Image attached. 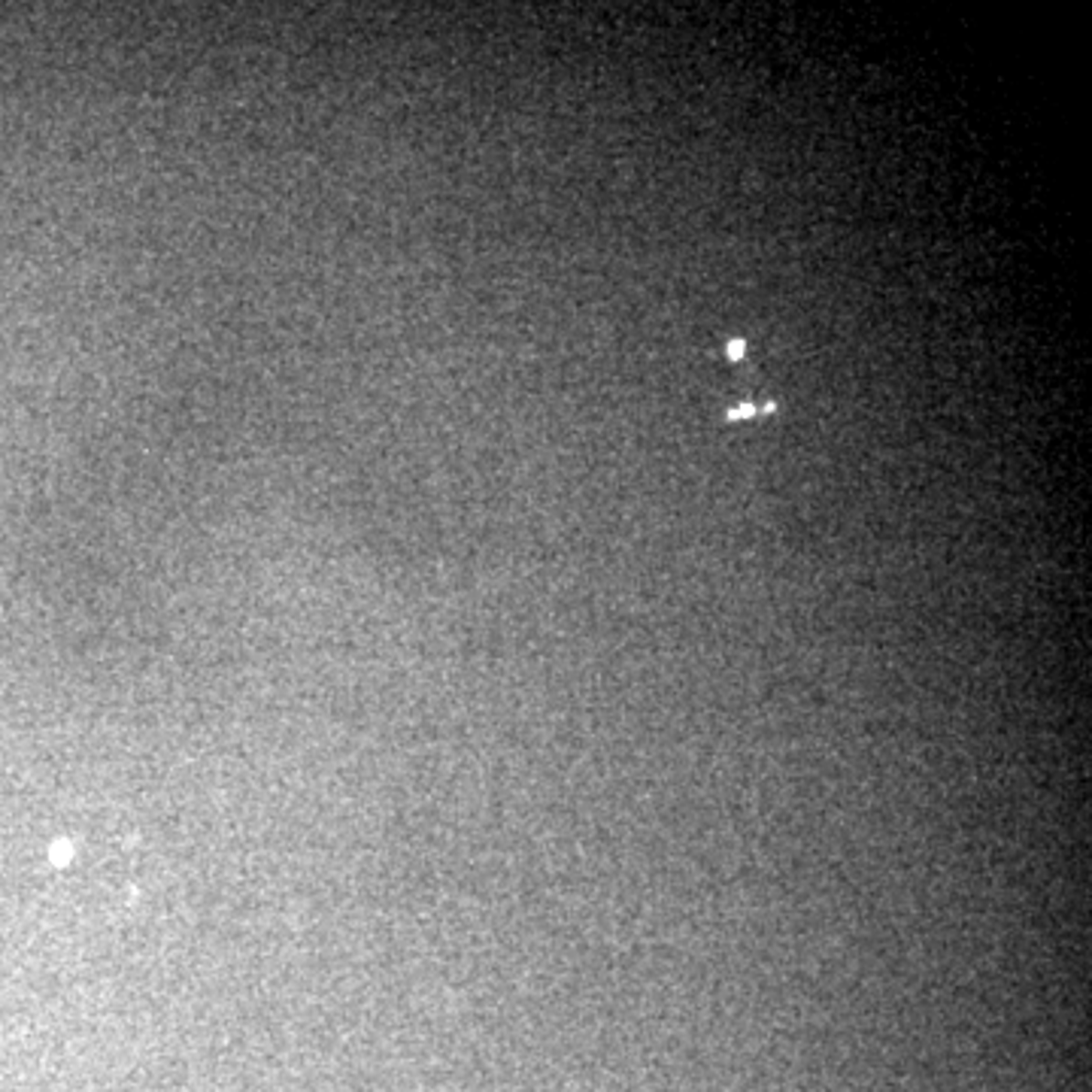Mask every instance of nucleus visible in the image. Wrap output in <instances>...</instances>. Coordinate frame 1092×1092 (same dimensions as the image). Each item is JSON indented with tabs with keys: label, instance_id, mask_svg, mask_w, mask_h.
Returning <instances> with one entry per match:
<instances>
[{
	"label": "nucleus",
	"instance_id": "obj_1",
	"mask_svg": "<svg viewBox=\"0 0 1092 1092\" xmlns=\"http://www.w3.org/2000/svg\"><path fill=\"white\" fill-rule=\"evenodd\" d=\"M756 413V407L753 404H740L737 410H731L728 413V419H747V416H753Z\"/></svg>",
	"mask_w": 1092,
	"mask_h": 1092
},
{
	"label": "nucleus",
	"instance_id": "obj_2",
	"mask_svg": "<svg viewBox=\"0 0 1092 1092\" xmlns=\"http://www.w3.org/2000/svg\"><path fill=\"white\" fill-rule=\"evenodd\" d=\"M728 358H735V362H737V358H744V340H731V344H728Z\"/></svg>",
	"mask_w": 1092,
	"mask_h": 1092
}]
</instances>
